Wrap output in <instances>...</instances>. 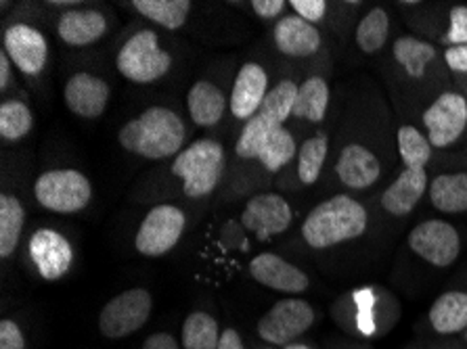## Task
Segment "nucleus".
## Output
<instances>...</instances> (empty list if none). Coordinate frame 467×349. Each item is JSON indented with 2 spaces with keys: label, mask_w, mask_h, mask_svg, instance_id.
<instances>
[{
  "label": "nucleus",
  "mask_w": 467,
  "mask_h": 349,
  "mask_svg": "<svg viewBox=\"0 0 467 349\" xmlns=\"http://www.w3.org/2000/svg\"><path fill=\"white\" fill-rule=\"evenodd\" d=\"M187 130L182 118L170 107L153 105L126 122L118 132V142L126 153L150 161L176 158L185 147Z\"/></svg>",
  "instance_id": "1"
},
{
  "label": "nucleus",
  "mask_w": 467,
  "mask_h": 349,
  "mask_svg": "<svg viewBox=\"0 0 467 349\" xmlns=\"http://www.w3.org/2000/svg\"><path fill=\"white\" fill-rule=\"evenodd\" d=\"M369 228L365 205L348 195H336L318 203L302 224V237L308 247L331 249L363 237Z\"/></svg>",
  "instance_id": "2"
},
{
  "label": "nucleus",
  "mask_w": 467,
  "mask_h": 349,
  "mask_svg": "<svg viewBox=\"0 0 467 349\" xmlns=\"http://www.w3.org/2000/svg\"><path fill=\"white\" fill-rule=\"evenodd\" d=\"M226 169V153L214 139H200L176 155L172 174L182 180V190L191 199L208 197L216 190Z\"/></svg>",
  "instance_id": "3"
},
{
  "label": "nucleus",
  "mask_w": 467,
  "mask_h": 349,
  "mask_svg": "<svg viewBox=\"0 0 467 349\" xmlns=\"http://www.w3.org/2000/svg\"><path fill=\"white\" fill-rule=\"evenodd\" d=\"M116 67L129 82L145 87L170 74L172 56L160 46V38L153 30H139L118 51Z\"/></svg>",
  "instance_id": "4"
},
{
  "label": "nucleus",
  "mask_w": 467,
  "mask_h": 349,
  "mask_svg": "<svg viewBox=\"0 0 467 349\" xmlns=\"http://www.w3.org/2000/svg\"><path fill=\"white\" fill-rule=\"evenodd\" d=\"M34 197L47 211L69 216L90 203L93 184L78 169H48L34 182Z\"/></svg>",
  "instance_id": "5"
},
{
  "label": "nucleus",
  "mask_w": 467,
  "mask_h": 349,
  "mask_svg": "<svg viewBox=\"0 0 467 349\" xmlns=\"http://www.w3.org/2000/svg\"><path fill=\"white\" fill-rule=\"evenodd\" d=\"M317 323V310L313 303L300 297H285L273 305L258 320V337L271 347H285L296 344L304 333L310 331Z\"/></svg>",
  "instance_id": "6"
},
{
  "label": "nucleus",
  "mask_w": 467,
  "mask_h": 349,
  "mask_svg": "<svg viewBox=\"0 0 467 349\" xmlns=\"http://www.w3.org/2000/svg\"><path fill=\"white\" fill-rule=\"evenodd\" d=\"M153 312V297L147 289H126L111 297L99 314L97 326L105 339L118 341L139 333L150 323Z\"/></svg>",
  "instance_id": "7"
},
{
  "label": "nucleus",
  "mask_w": 467,
  "mask_h": 349,
  "mask_svg": "<svg viewBox=\"0 0 467 349\" xmlns=\"http://www.w3.org/2000/svg\"><path fill=\"white\" fill-rule=\"evenodd\" d=\"M187 228L185 211L176 205H155L134 234V249L145 258H161L181 243Z\"/></svg>",
  "instance_id": "8"
},
{
  "label": "nucleus",
  "mask_w": 467,
  "mask_h": 349,
  "mask_svg": "<svg viewBox=\"0 0 467 349\" xmlns=\"http://www.w3.org/2000/svg\"><path fill=\"white\" fill-rule=\"evenodd\" d=\"M407 245L434 268H449L462 255V237L457 228L444 220H426L417 224L409 232Z\"/></svg>",
  "instance_id": "9"
},
{
  "label": "nucleus",
  "mask_w": 467,
  "mask_h": 349,
  "mask_svg": "<svg viewBox=\"0 0 467 349\" xmlns=\"http://www.w3.org/2000/svg\"><path fill=\"white\" fill-rule=\"evenodd\" d=\"M423 128L434 149L455 145L467 128V98L459 92H442L423 111Z\"/></svg>",
  "instance_id": "10"
},
{
  "label": "nucleus",
  "mask_w": 467,
  "mask_h": 349,
  "mask_svg": "<svg viewBox=\"0 0 467 349\" xmlns=\"http://www.w3.org/2000/svg\"><path fill=\"white\" fill-rule=\"evenodd\" d=\"M27 255H30V263L36 274L48 282L63 279L74 263L72 243L53 228H38L32 234Z\"/></svg>",
  "instance_id": "11"
},
{
  "label": "nucleus",
  "mask_w": 467,
  "mask_h": 349,
  "mask_svg": "<svg viewBox=\"0 0 467 349\" xmlns=\"http://www.w3.org/2000/svg\"><path fill=\"white\" fill-rule=\"evenodd\" d=\"M292 222V205L279 192H260L247 201L242 211L244 228L256 234L258 241H271L277 234H283Z\"/></svg>",
  "instance_id": "12"
},
{
  "label": "nucleus",
  "mask_w": 467,
  "mask_h": 349,
  "mask_svg": "<svg viewBox=\"0 0 467 349\" xmlns=\"http://www.w3.org/2000/svg\"><path fill=\"white\" fill-rule=\"evenodd\" d=\"M3 51H6L21 74L36 77L48 61L47 36L30 24H13L3 34Z\"/></svg>",
  "instance_id": "13"
},
{
  "label": "nucleus",
  "mask_w": 467,
  "mask_h": 349,
  "mask_svg": "<svg viewBox=\"0 0 467 349\" xmlns=\"http://www.w3.org/2000/svg\"><path fill=\"white\" fill-rule=\"evenodd\" d=\"M247 272L262 287L289 297H298L310 289L308 274L277 253H258L247 266Z\"/></svg>",
  "instance_id": "14"
},
{
  "label": "nucleus",
  "mask_w": 467,
  "mask_h": 349,
  "mask_svg": "<svg viewBox=\"0 0 467 349\" xmlns=\"http://www.w3.org/2000/svg\"><path fill=\"white\" fill-rule=\"evenodd\" d=\"M111 98L109 84L90 71H78L66 82L63 101L74 116L82 119H99L108 111Z\"/></svg>",
  "instance_id": "15"
},
{
  "label": "nucleus",
  "mask_w": 467,
  "mask_h": 349,
  "mask_svg": "<svg viewBox=\"0 0 467 349\" xmlns=\"http://www.w3.org/2000/svg\"><path fill=\"white\" fill-rule=\"evenodd\" d=\"M268 71L258 61H245L239 67L235 82L231 88L229 107L235 119L250 122V119L260 111L262 103L268 95Z\"/></svg>",
  "instance_id": "16"
},
{
  "label": "nucleus",
  "mask_w": 467,
  "mask_h": 349,
  "mask_svg": "<svg viewBox=\"0 0 467 349\" xmlns=\"http://www.w3.org/2000/svg\"><path fill=\"white\" fill-rule=\"evenodd\" d=\"M336 174L346 189H371L381 178V163L369 149L352 142L346 145L336 161Z\"/></svg>",
  "instance_id": "17"
},
{
  "label": "nucleus",
  "mask_w": 467,
  "mask_h": 349,
  "mask_svg": "<svg viewBox=\"0 0 467 349\" xmlns=\"http://www.w3.org/2000/svg\"><path fill=\"white\" fill-rule=\"evenodd\" d=\"M273 40L277 51L292 59H306L321 48V32L318 27L300 19L298 15H285L275 24Z\"/></svg>",
  "instance_id": "18"
},
{
  "label": "nucleus",
  "mask_w": 467,
  "mask_h": 349,
  "mask_svg": "<svg viewBox=\"0 0 467 349\" xmlns=\"http://www.w3.org/2000/svg\"><path fill=\"white\" fill-rule=\"evenodd\" d=\"M108 17L97 9H69L57 21V38L63 45L82 48L95 45L108 34Z\"/></svg>",
  "instance_id": "19"
},
{
  "label": "nucleus",
  "mask_w": 467,
  "mask_h": 349,
  "mask_svg": "<svg viewBox=\"0 0 467 349\" xmlns=\"http://www.w3.org/2000/svg\"><path fill=\"white\" fill-rule=\"evenodd\" d=\"M428 329L436 337H455L467 331V291L442 293L428 310Z\"/></svg>",
  "instance_id": "20"
},
{
  "label": "nucleus",
  "mask_w": 467,
  "mask_h": 349,
  "mask_svg": "<svg viewBox=\"0 0 467 349\" xmlns=\"http://www.w3.org/2000/svg\"><path fill=\"white\" fill-rule=\"evenodd\" d=\"M430 189L426 169H402L381 195V208L392 216H409Z\"/></svg>",
  "instance_id": "21"
},
{
  "label": "nucleus",
  "mask_w": 467,
  "mask_h": 349,
  "mask_svg": "<svg viewBox=\"0 0 467 349\" xmlns=\"http://www.w3.org/2000/svg\"><path fill=\"white\" fill-rule=\"evenodd\" d=\"M229 109V98L218 84L197 80L187 92V111L191 122L200 128H214L223 122Z\"/></svg>",
  "instance_id": "22"
},
{
  "label": "nucleus",
  "mask_w": 467,
  "mask_h": 349,
  "mask_svg": "<svg viewBox=\"0 0 467 349\" xmlns=\"http://www.w3.org/2000/svg\"><path fill=\"white\" fill-rule=\"evenodd\" d=\"M342 323L363 337H378L386 331L388 318L384 303L371 293H357L350 299H346V305L342 308Z\"/></svg>",
  "instance_id": "23"
},
{
  "label": "nucleus",
  "mask_w": 467,
  "mask_h": 349,
  "mask_svg": "<svg viewBox=\"0 0 467 349\" xmlns=\"http://www.w3.org/2000/svg\"><path fill=\"white\" fill-rule=\"evenodd\" d=\"M431 208L442 213L467 211V172L438 174L428 189Z\"/></svg>",
  "instance_id": "24"
},
{
  "label": "nucleus",
  "mask_w": 467,
  "mask_h": 349,
  "mask_svg": "<svg viewBox=\"0 0 467 349\" xmlns=\"http://www.w3.org/2000/svg\"><path fill=\"white\" fill-rule=\"evenodd\" d=\"M329 84L323 76H310L300 84L298 98H296L294 116L296 119H306V122L321 124L329 109Z\"/></svg>",
  "instance_id": "25"
},
{
  "label": "nucleus",
  "mask_w": 467,
  "mask_h": 349,
  "mask_svg": "<svg viewBox=\"0 0 467 349\" xmlns=\"http://www.w3.org/2000/svg\"><path fill=\"white\" fill-rule=\"evenodd\" d=\"M191 6L189 0H132L130 9L137 11L140 17L153 21L164 30H181L187 24Z\"/></svg>",
  "instance_id": "26"
},
{
  "label": "nucleus",
  "mask_w": 467,
  "mask_h": 349,
  "mask_svg": "<svg viewBox=\"0 0 467 349\" xmlns=\"http://www.w3.org/2000/svg\"><path fill=\"white\" fill-rule=\"evenodd\" d=\"M26 226V208L19 197L11 192L0 195V255L3 260L13 258L17 251L21 232Z\"/></svg>",
  "instance_id": "27"
},
{
  "label": "nucleus",
  "mask_w": 467,
  "mask_h": 349,
  "mask_svg": "<svg viewBox=\"0 0 467 349\" xmlns=\"http://www.w3.org/2000/svg\"><path fill=\"white\" fill-rule=\"evenodd\" d=\"M221 333V324L210 312L195 310L182 323L181 345L182 349H216Z\"/></svg>",
  "instance_id": "28"
},
{
  "label": "nucleus",
  "mask_w": 467,
  "mask_h": 349,
  "mask_svg": "<svg viewBox=\"0 0 467 349\" xmlns=\"http://www.w3.org/2000/svg\"><path fill=\"white\" fill-rule=\"evenodd\" d=\"M392 55L399 66L411 77H421L423 71L436 59V46L415 36H400L394 40Z\"/></svg>",
  "instance_id": "29"
},
{
  "label": "nucleus",
  "mask_w": 467,
  "mask_h": 349,
  "mask_svg": "<svg viewBox=\"0 0 467 349\" xmlns=\"http://www.w3.org/2000/svg\"><path fill=\"white\" fill-rule=\"evenodd\" d=\"M329 153V137L325 132H317L302 142L298 151V180L304 187H313L321 178L323 166Z\"/></svg>",
  "instance_id": "30"
},
{
  "label": "nucleus",
  "mask_w": 467,
  "mask_h": 349,
  "mask_svg": "<svg viewBox=\"0 0 467 349\" xmlns=\"http://www.w3.org/2000/svg\"><path fill=\"white\" fill-rule=\"evenodd\" d=\"M298 84L294 80H281L268 90L265 103L260 107V116L266 118L275 126H285L289 118L294 116L296 98H298Z\"/></svg>",
  "instance_id": "31"
},
{
  "label": "nucleus",
  "mask_w": 467,
  "mask_h": 349,
  "mask_svg": "<svg viewBox=\"0 0 467 349\" xmlns=\"http://www.w3.org/2000/svg\"><path fill=\"white\" fill-rule=\"evenodd\" d=\"M390 36V17L381 6H375L357 26V46L367 55H373L386 46Z\"/></svg>",
  "instance_id": "32"
},
{
  "label": "nucleus",
  "mask_w": 467,
  "mask_h": 349,
  "mask_svg": "<svg viewBox=\"0 0 467 349\" xmlns=\"http://www.w3.org/2000/svg\"><path fill=\"white\" fill-rule=\"evenodd\" d=\"M431 151L434 147L420 128L409 124L399 128V153L407 169H426L431 161Z\"/></svg>",
  "instance_id": "33"
},
{
  "label": "nucleus",
  "mask_w": 467,
  "mask_h": 349,
  "mask_svg": "<svg viewBox=\"0 0 467 349\" xmlns=\"http://www.w3.org/2000/svg\"><path fill=\"white\" fill-rule=\"evenodd\" d=\"M34 128V113L30 107L17 98H9L0 105V139L17 142L26 139Z\"/></svg>",
  "instance_id": "34"
},
{
  "label": "nucleus",
  "mask_w": 467,
  "mask_h": 349,
  "mask_svg": "<svg viewBox=\"0 0 467 349\" xmlns=\"http://www.w3.org/2000/svg\"><path fill=\"white\" fill-rule=\"evenodd\" d=\"M277 128L281 126H275L273 122H268L266 118H262L260 113H256L250 122H245V126L242 128V134H239V139L235 142L237 158H242L245 161H258L266 140L271 139V134L277 130Z\"/></svg>",
  "instance_id": "35"
},
{
  "label": "nucleus",
  "mask_w": 467,
  "mask_h": 349,
  "mask_svg": "<svg viewBox=\"0 0 467 349\" xmlns=\"http://www.w3.org/2000/svg\"><path fill=\"white\" fill-rule=\"evenodd\" d=\"M296 155H298V145H296L294 134L289 132L285 126H281L271 134V139L266 140L258 161L268 169V172H279V169L285 168Z\"/></svg>",
  "instance_id": "36"
},
{
  "label": "nucleus",
  "mask_w": 467,
  "mask_h": 349,
  "mask_svg": "<svg viewBox=\"0 0 467 349\" xmlns=\"http://www.w3.org/2000/svg\"><path fill=\"white\" fill-rule=\"evenodd\" d=\"M442 42L447 48L467 46V6H452L449 13V30L442 36Z\"/></svg>",
  "instance_id": "37"
},
{
  "label": "nucleus",
  "mask_w": 467,
  "mask_h": 349,
  "mask_svg": "<svg viewBox=\"0 0 467 349\" xmlns=\"http://www.w3.org/2000/svg\"><path fill=\"white\" fill-rule=\"evenodd\" d=\"M289 6L294 9V15H298L300 19L308 21V24H321L327 15V3L325 0H292Z\"/></svg>",
  "instance_id": "38"
},
{
  "label": "nucleus",
  "mask_w": 467,
  "mask_h": 349,
  "mask_svg": "<svg viewBox=\"0 0 467 349\" xmlns=\"http://www.w3.org/2000/svg\"><path fill=\"white\" fill-rule=\"evenodd\" d=\"M0 349H27L26 334L16 320L3 318L0 323Z\"/></svg>",
  "instance_id": "39"
},
{
  "label": "nucleus",
  "mask_w": 467,
  "mask_h": 349,
  "mask_svg": "<svg viewBox=\"0 0 467 349\" xmlns=\"http://www.w3.org/2000/svg\"><path fill=\"white\" fill-rule=\"evenodd\" d=\"M247 6H250L262 21H279L283 19V13H285L289 3H285V0H252Z\"/></svg>",
  "instance_id": "40"
},
{
  "label": "nucleus",
  "mask_w": 467,
  "mask_h": 349,
  "mask_svg": "<svg viewBox=\"0 0 467 349\" xmlns=\"http://www.w3.org/2000/svg\"><path fill=\"white\" fill-rule=\"evenodd\" d=\"M444 63L455 74L467 76V46H451L444 51Z\"/></svg>",
  "instance_id": "41"
},
{
  "label": "nucleus",
  "mask_w": 467,
  "mask_h": 349,
  "mask_svg": "<svg viewBox=\"0 0 467 349\" xmlns=\"http://www.w3.org/2000/svg\"><path fill=\"white\" fill-rule=\"evenodd\" d=\"M140 349H181V345L170 333H153L143 341Z\"/></svg>",
  "instance_id": "42"
},
{
  "label": "nucleus",
  "mask_w": 467,
  "mask_h": 349,
  "mask_svg": "<svg viewBox=\"0 0 467 349\" xmlns=\"http://www.w3.org/2000/svg\"><path fill=\"white\" fill-rule=\"evenodd\" d=\"M13 84H16V77H13V61L9 59L6 51H0V90L6 92Z\"/></svg>",
  "instance_id": "43"
},
{
  "label": "nucleus",
  "mask_w": 467,
  "mask_h": 349,
  "mask_svg": "<svg viewBox=\"0 0 467 349\" xmlns=\"http://www.w3.org/2000/svg\"><path fill=\"white\" fill-rule=\"evenodd\" d=\"M216 349H245L244 337L239 334L237 329L226 326V329H223V333H221V341H218Z\"/></svg>",
  "instance_id": "44"
},
{
  "label": "nucleus",
  "mask_w": 467,
  "mask_h": 349,
  "mask_svg": "<svg viewBox=\"0 0 467 349\" xmlns=\"http://www.w3.org/2000/svg\"><path fill=\"white\" fill-rule=\"evenodd\" d=\"M283 349H317V347L308 345V344H302V341H296V344H289V345H285Z\"/></svg>",
  "instance_id": "45"
},
{
  "label": "nucleus",
  "mask_w": 467,
  "mask_h": 349,
  "mask_svg": "<svg viewBox=\"0 0 467 349\" xmlns=\"http://www.w3.org/2000/svg\"><path fill=\"white\" fill-rule=\"evenodd\" d=\"M411 349H459L457 345H452V344H441V345H430V347H411Z\"/></svg>",
  "instance_id": "46"
},
{
  "label": "nucleus",
  "mask_w": 467,
  "mask_h": 349,
  "mask_svg": "<svg viewBox=\"0 0 467 349\" xmlns=\"http://www.w3.org/2000/svg\"><path fill=\"white\" fill-rule=\"evenodd\" d=\"M462 344H463V347L467 349V331L463 333V339H462Z\"/></svg>",
  "instance_id": "47"
},
{
  "label": "nucleus",
  "mask_w": 467,
  "mask_h": 349,
  "mask_svg": "<svg viewBox=\"0 0 467 349\" xmlns=\"http://www.w3.org/2000/svg\"><path fill=\"white\" fill-rule=\"evenodd\" d=\"M262 349H277V347H271V345H266V347H262Z\"/></svg>",
  "instance_id": "48"
}]
</instances>
